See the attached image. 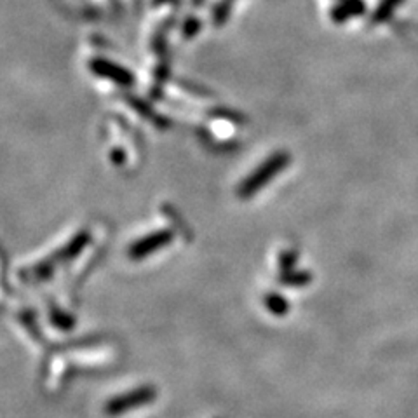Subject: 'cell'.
I'll use <instances>...</instances> for the list:
<instances>
[{
	"label": "cell",
	"mask_w": 418,
	"mask_h": 418,
	"mask_svg": "<svg viewBox=\"0 0 418 418\" xmlns=\"http://www.w3.org/2000/svg\"><path fill=\"white\" fill-rule=\"evenodd\" d=\"M171 237H173L171 232H159V234L155 235H150L148 239H143V241L136 242V244L133 246V250H131V254L135 258L146 257V254H150L152 251L161 248V246L168 244V242L171 241Z\"/></svg>",
	"instance_id": "obj_4"
},
{
	"label": "cell",
	"mask_w": 418,
	"mask_h": 418,
	"mask_svg": "<svg viewBox=\"0 0 418 418\" xmlns=\"http://www.w3.org/2000/svg\"><path fill=\"white\" fill-rule=\"evenodd\" d=\"M403 2L404 0H382L378 8L375 9V12H373L371 23L378 25V23H384V21H387L392 16V12H394L399 5L403 4Z\"/></svg>",
	"instance_id": "obj_6"
},
{
	"label": "cell",
	"mask_w": 418,
	"mask_h": 418,
	"mask_svg": "<svg viewBox=\"0 0 418 418\" xmlns=\"http://www.w3.org/2000/svg\"><path fill=\"white\" fill-rule=\"evenodd\" d=\"M199 28H200L199 20H188L187 23H185V31H187L188 37H190V35H194V34H197V31H199Z\"/></svg>",
	"instance_id": "obj_7"
},
{
	"label": "cell",
	"mask_w": 418,
	"mask_h": 418,
	"mask_svg": "<svg viewBox=\"0 0 418 418\" xmlns=\"http://www.w3.org/2000/svg\"><path fill=\"white\" fill-rule=\"evenodd\" d=\"M286 164H288V155L286 154L280 152V154L272 155V157L265 162V164H261L253 174H250V177L242 181V185L239 187V196L253 197V194H257L258 190L269 183L274 177H277Z\"/></svg>",
	"instance_id": "obj_2"
},
{
	"label": "cell",
	"mask_w": 418,
	"mask_h": 418,
	"mask_svg": "<svg viewBox=\"0 0 418 418\" xmlns=\"http://www.w3.org/2000/svg\"><path fill=\"white\" fill-rule=\"evenodd\" d=\"M155 397H157V389L152 387V385H142V387L108 399L107 404H105V413L108 417H119V415L146 406L152 401H155Z\"/></svg>",
	"instance_id": "obj_1"
},
{
	"label": "cell",
	"mask_w": 418,
	"mask_h": 418,
	"mask_svg": "<svg viewBox=\"0 0 418 418\" xmlns=\"http://www.w3.org/2000/svg\"><path fill=\"white\" fill-rule=\"evenodd\" d=\"M92 72L101 75V77H108L112 81H117L120 84H127L131 82V75L122 68V66H117L116 63H110L107 60H94L91 63Z\"/></svg>",
	"instance_id": "obj_3"
},
{
	"label": "cell",
	"mask_w": 418,
	"mask_h": 418,
	"mask_svg": "<svg viewBox=\"0 0 418 418\" xmlns=\"http://www.w3.org/2000/svg\"><path fill=\"white\" fill-rule=\"evenodd\" d=\"M366 11V5L363 0H341L340 4L331 11V18L337 23L354 18V16H361Z\"/></svg>",
	"instance_id": "obj_5"
}]
</instances>
